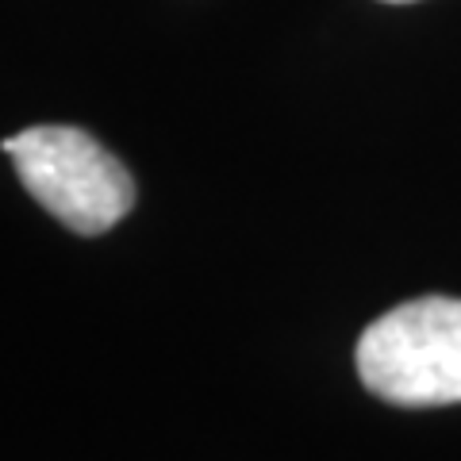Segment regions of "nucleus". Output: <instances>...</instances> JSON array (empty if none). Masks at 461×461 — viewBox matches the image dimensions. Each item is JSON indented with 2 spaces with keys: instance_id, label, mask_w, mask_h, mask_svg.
I'll use <instances>...</instances> for the list:
<instances>
[{
  "instance_id": "1",
  "label": "nucleus",
  "mask_w": 461,
  "mask_h": 461,
  "mask_svg": "<svg viewBox=\"0 0 461 461\" xmlns=\"http://www.w3.org/2000/svg\"><path fill=\"white\" fill-rule=\"evenodd\" d=\"M357 377L393 408L461 403V300L420 296L366 327L354 350Z\"/></svg>"
},
{
  "instance_id": "2",
  "label": "nucleus",
  "mask_w": 461,
  "mask_h": 461,
  "mask_svg": "<svg viewBox=\"0 0 461 461\" xmlns=\"http://www.w3.org/2000/svg\"><path fill=\"white\" fill-rule=\"evenodd\" d=\"M23 189L77 235H104L135 208V181L112 150L81 127H27L0 142Z\"/></svg>"
},
{
  "instance_id": "3",
  "label": "nucleus",
  "mask_w": 461,
  "mask_h": 461,
  "mask_svg": "<svg viewBox=\"0 0 461 461\" xmlns=\"http://www.w3.org/2000/svg\"><path fill=\"white\" fill-rule=\"evenodd\" d=\"M384 5H411V0H384Z\"/></svg>"
}]
</instances>
